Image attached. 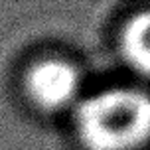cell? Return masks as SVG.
<instances>
[{
    "mask_svg": "<svg viewBox=\"0 0 150 150\" xmlns=\"http://www.w3.org/2000/svg\"><path fill=\"white\" fill-rule=\"evenodd\" d=\"M71 120L81 150H144L150 146V91L111 85L85 93Z\"/></svg>",
    "mask_w": 150,
    "mask_h": 150,
    "instance_id": "cell-1",
    "label": "cell"
},
{
    "mask_svg": "<svg viewBox=\"0 0 150 150\" xmlns=\"http://www.w3.org/2000/svg\"><path fill=\"white\" fill-rule=\"evenodd\" d=\"M22 91L30 107L42 115L73 112L85 95V75L69 57L44 55L26 67Z\"/></svg>",
    "mask_w": 150,
    "mask_h": 150,
    "instance_id": "cell-2",
    "label": "cell"
},
{
    "mask_svg": "<svg viewBox=\"0 0 150 150\" xmlns=\"http://www.w3.org/2000/svg\"><path fill=\"white\" fill-rule=\"evenodd\" d=\"M117 52L132 73L150 81V8L122 20L117 32Z\"/></svg>",
    "mask_w": 150,
    "mask_h": 150,
    "instance_id": "cell-3",
    "label": "cell"
}]
</instances>
